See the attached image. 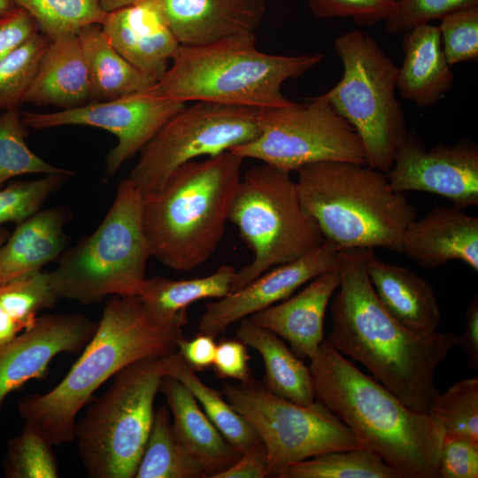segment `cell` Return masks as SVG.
Masks as SVG:
<instances>
[{"instance_id":"obj_1","label":"cell","mask_w":478,"mask_h":478,"mask_svg":"<svg viewBox=\"0 0 478 478\" xmlns=\"http://www.w3.org/2000/svg\"><path fill=\"white\" fill-rule=\"evenodd\" d=\"M374 249L339 251L341 281L331 305L330 346L362 363L413 411L428 412L439 393L435 371L459 336L414 331L379 300L366 271Z\"/></svg>"},{"instance_id":"obj_2","label":"cell","mask_w":478,"mask_h":478,"mask_svg":"<svg viewBox=\"0 0 478 478\" xmlns=\"http://www.w3.org/2000/svg\"><path fill=\"white\" fill-rule=\"evenodd\" d=\"M315 399L401 478H438L443 436L428 412L406 406L325 340L310 358Z\"/></svg>"},{"instance_id":"obj_3","label":"cell","mask_w":478,"mask_h":478,"mask_svg":"<svg viewBox=\"0 0 478 478\" xmlns=\"http://www.w3.org/2000/svg\"><path fill=\"white\" fill-rule=\"evenodd\" d=\"M182 328L153 323L138 297L112 296L96 332L66 376L44 394L24 396L18 412L53 445L74 440L76 417L96 390L127 366L177 351Z\"/></svg>"},{"instance_id":"obj_4","label":"cell","mask_w":478,"mask_h":478,"mask_svg":"<svg viewBox=\"0 0 478 478\" xmlns=\"http://www.w3.org/2000/svg\"><path fill=\"white\" fill-rule=\"evenodd\" d=\"M243 160L228 150L188 162L143 198L152 257L175 271H191L212 257L226 230Z\"/></svg>"},{"instance_id":"obj_5","label":"cell","mask_w":478,"mask_h":478,"mask_svg":"<svg viewBox=\"0 0 478 478\" xmlns=\"http://www.w3.org/2000/svg\"><path fill=\"white\" fill-rule=\"evenodd\" d=\"M323 54L283 56L260 51L256 35L204 44H180L164 75L143 93L188 102L266 109L291 101L282 84L320 63Z\"/></svg>"},{"instance_id":"obj_6","label":"cell","mask_w":478,"mask_h":478,"mask_svg":"<svg viewBox=\"0 0 478 478\" xmlns=\"http://www.w3.org/2000/svg\"><path fill=\"white\" fill-rule=\"evenodd\" d=\"M304 210L339 250L384 248L400 251L403 234L416 218L404 193L384 173L349 162H320L296 171Z\"/></svg>"},{"instance_id":"obj_7","label":"cell","mask_w":478,"mask_h":478,"mask_svg":"<svg viewBox=\"0 0 478 478\" xmlns=\"http://www.w3.org/2000/svg\"><path fill=\"white\" fill-rule=\"evenodd\" d=\"M150 257L143 197L126 179L96 231L64 253L49 273L50 286L58 299L83 305L112 296L138 297Z\"/></svg>"},{"instance_id":"obj_8","label":"cell","mask_w":478,"mask_h":478,"mask_svg":"<svg viewBox=\"0 0 478 478\" xmlns=\"http://www.w3.org/2000/svg\"><path fill=\"white\" fill-rule=\"evenodd\" d=\"M228 221L253 253L251 262L236 271L231 292L325 241L304 210L290 173L264 163L242 174Z\"/></svg>"},{"instance_id":"obj_9","label":"cell","mask_w":478,"mask_h":478,"mask_svg":"<svg viewBox=\"0 0 478 478\" xmlns=\"http://www.w3.org/2000/svg\"><path fill=\"white\" fill-rule=\"evenodd\" d=\"M158 358H143L119 371L104 394L75 422L74 440L88 476L135 477L164 376Z\"/></svg>"},{"instance_id":"obj_10","label":"cell","mask_w":478,"mask_h":478,"mask_svg":"<svg viewBox=\"0 0 478 478\" xmlns=\"http://www.w3.org/2000/svg\"><path fill=\"white\" fill-rule=\"evenodd\" d=\"M334 47L343 73L321 96L360 137L366 165L386 173L407 135L405 114L396 98L398 67L361 30L338 36Z\"/></svg>"},{"instance_id":"obj_11","label":"cell","mask_w":478,"mask_h":478,"mask_svg":"<svg viewBox=\"0 0 478 478\" xmlns=\"http://www.w3.org/2000/svg\"><path fill=\"white\" fill-rule=\"evenodd\" d=\"M227 402L266 445L269 477L288 466L336 450L366 448L337 416L315 400L301 405L269 391L262 382L223 386Z\"/></svg>"},{"instance_id":"obj_12","label":"cell","mask_w":478,"mask_h":478,"mask_svg":"<svg viewBox=\"0 0 478 478\" xmlns=\"http://www.w3.org/2000/svg\"><path fill=\"white\" fill-rule=\"evenodd\" d=\"M258 126L254 140L229 151L289 173L320 162L366 165L360 137L321 95L259 109Z\"/></svg>"},{"instance_id":"obj_13","label":"cell","mask_w":478,"mask_h":478,"mask_svg":"<svg viewBox=\"0 0 478 478\" xmlns=\"http://www.w3.org/2000/svg\"><path fill=\"white\" fill-rule=\"evenodd\" d=\"M259 109L195 102L168 120L140 150L127 178L143 198L158 190L181 166L215 157L254 140Z\"/></svg>"},{"instance_id":"obj_14","label":"cell","mask_w":478,"mask_h":478,"mask_svg":"<svg viewBox=\"0 0 478 478\" xmlns=\"http://www.w3.org/2000/svg\"><path fill=\"white\" fill-rule=\"evenodd\" d=\"M187 105L139 92L107 101H92L53 112H25L24 124L34 129L80 125L113 134L117 144L106 157V176H112L152 138L158 129Z\"/></svg>"},{"instance_id":"obj_15","label":"cell","mask_w":478,"mask_h":478,"mask_svg":"<svg viewBox=\"0 0 478 478\" xmlns=\"http://www.w3.org/2000/svg\"><path fill=\"white\" fill-rule=\"evenodd\" d=\"M385 175L397 192L436 194L462 210L478 205V146L468 140L428 150L418 136L407 133Z\"/></svg>"},{"instance_id":"obj_16","label":"cell","mask_w":478,"mask_h":478,"mask_svg":"<svg viewBox=\"0 0 478 478\" xmlns=\"http://www.w3.org/2000/svg\"><path fill=\"white\" fill-rule=\"evenodd\" d=\"M339 249L326 240L305 255L271 268L246 286L205 305L198 329L216 337L233 323L283 301L339 266Z\"/></svg>"},{"instance_id":"obj_17","label":"cell","mask_w":478,"mask_h":478,"mask_svg":"<svg viewBox=\"0 0 478 478\" xmlns=\"http://www.w3.org/2000/svg\"><path fill=\"white\" fill-rule=\"evenodd\" d=\"M96 326L81 314H47L1 347L0 407L11 392L44 374L57 355L81 351Z\"/></svg>"},{"instance_id":"obj_18","label":"cell","mask_w":478,"mask_h":478,"mask_svg":"<svg viewBox=\"0 0 478 478\" xmlns=\"http://www.w3.org/2000/svg\"><path fill=\"white\" fill-rule=\"evenodd\" d=\"M101 27L119 53L154 83L180 46L159 0H140L107 12Z\"/></svg>"},{"instance_id":"obj_19","label":"cell","mask_w":478,"mask_h":478,"mask_svg":"<svg viewBox=\"0 0 478 478\" xmlns=\"http://www.w3.org/2000/svg\"><path fill=\"white\" fill-rule=\"evenodd\" d=\"M400 253L422 268L459 260L478 271V218L455 206H438L405 228Z\"/></svg>"},{"instance_id":"obj_20","label":"cell","mask_w":478,"mask_h":478,"mask_svg":"<svg viewBox=\"0 0 478 478\" xmlns=\"http://www.w3.org/2000/svg\"><path fill=\"white\" fill-rule=\"evenodd\" d=\"M180 44H204L256 35L266 0H159Z\"/></svg>"},{"instance_id":"obj_21","label":"cell","mask_w":478,"mask_h":478,"mask_svg":"<svg viewBox=\"0 0 478 478\" xmlns=\"http://www.w3.org/2000/svg\"><path fill=\"white\" fill-rule=\"evenodd\" d=\"M339 266L312 281L297 294L259 311L250 318L283 340L300 358H311L325 341L328 305L340 285Z\"/></svg>"},{"instance_id":"obj_22","label":"cell","mask_w":478,"mask_h":478,"mask_svg":"<svg viewBox=\"0 0 478 478\" xmlns=\"http://www.w3.org/2000/svg\"><path fill=\"white\" fill-rule=\"evenodd\" d=\"M159 391L173 416L175 439L203 466L206 477L212 478L240 458L242 453L223 436L184 384L163 376Z\"/></svg>"},{"instance_id":"obj_23","label":"cell","mask_w":478,"mask_h":478,"mask_svg":"<svg viewBox=\"0 0 478 478\" xmlns=\"http://www.w3.org/2000/svg\"><path fill=\"white\" fill-rule=\"evenodd\" d=\"M404 59L398 67L397 89L420 108L435 104L453 85L454 74L437 26H417L403 34Z\"/></svg>"},{"instance_id":"obj_24","label":"cell","mask_w":478,"mask_h":478,"mask_svg":"<svg viewBox=\"0 0 478 478\" xmlns=\"http://www.w3.org/2000/svg\"><path fill=\"white\" fill-rule=\"evenodd\" d=\"M89 100L88 71L77 33L50 38L25 103L69 109Z\"/></svg>"},{"instance_id":"obj_25","label":"cell","mask_w":478,"mask_h":478,"mask_svg":"<svg viewBox=\"0 0 478 478\" xmlns=\"http://www.w3.org/2000/svg\"><path fill=\"white\" fill-rule=\"evenodd\" d=\"M366 271L387 311L405 327L423 333L436 331L441 312L432 286L412 270L379 260L370 252Z\"/></svg>"},{"instance_id":"obj_26","label":"cell","mask_w":478,"mask_h":478,"mask_svg":"<svg viewBox=\"0 0 478 478\" xmlns=\"http://www.w3.org/2000/svg\"><path fill=\"white\" fill-rule=\"evenodd\" d=\"M66 218L60 208H50L18 224L0 247V284L39 271L61 255Z\"/></svg>"},{"instance_id":"obj_27","label":"cell","mask_w":478,"mask_h":478,"mask_svg":"<svg viewBox=\"0 0 478 478\" xmlns=\"http://www.w3.org/2000/svg\"><path fill=\"white\" fill-rule=\"evenodd\" d=\"M236 270L220 266L214 273L188 280L163 276L146 278L138 296L147 317L155 324L182 328L188 307L201 299L221 298L231 292Z\"/></svg>"},{"instance_id":"obj_28","label":"cell","mask_w":478,"mask_h":478,"mask_svg":"<svg viewBox=\"0 0 478 478\" xmlns=\"http://www.w3.org/2000/svg\"><path fill=\"white\" fill-rule=\"evenodd\" d=\"M235 335L263 358V384L272 393L301 405L315 399L309 367L271 330L261 327L250 317L239 320Z\"/></svg>"},{"instance_id":"obj_29","label":"cell","mask_w":478,"mask_h":478,"mask_svg":"<svg viewBox=\"0 0 478 478\" xmlns=\"http://www.w3.org/2000/svg\"><path fill=\"white\" fill-rule=\"evenodd\" d=\"M77 35L87 66L90 100H112L145 91L154 84L119 53L101 24L85 26Z\"/></svg>"},{"instance_id":"obj_30","label":"cell","mask_w":478,"mask_h":478,"mask_svg":"<svg viewBox=\"0 0 478 478\" xmlns=\"http://www.w3.org/2000/svg\"><path fill=\"white\" fill-rule=\"evenodd\" d=\"M164 376H171L184 384L193 394L204 412L241 453L261 442L256 430L225 398L222 391L206 385L176 351L158 358Z\"/></svg>"},{"instance_id":"obj_31","label":"cell","mask_w":478,"mask_h":478,"mask_svg":"<svg viewBox=\"0 0 478 478\" xmlns=\"http://www.w3.org/2000/svg\"><path fill=\"white\" fill-rule=\"evenodd\" d=\"M135 477H206L203 466L175 439L167 405H162L155 411L151 429Z\"/></svg>"},{"instance_id":"obj_32","label":"cell","mask_w":478,"mask_h":478,"mask_svg":"<svg viewBox=\"0 0 478 478\" xmlns=\"http://www.w3.org/2000/svg\"><path fill=\"white\" fill-rule=\"evenodd\" d=\"M277 478H401L368 448L331 451L295 463Z\"/></svg>"},{"instance_id":"obj_33","label":"cell","mask_w":478,"mask_h":478,"mask_svg":"<svg viewBox=\"0 0 478 478\" xmlns=\"http://www.w3.org/2000/svg\"><path fill=\"white\" fill-rule=\"evenodd\" d=\"M27 128L19 108L0 112V189L19 175L69 172L50 165L29 149L26 142Z\"/></svg>"},{"instance_id":"obj_34","label":"cell","mask_w":478,"mask_h":478,"mask_svg":"<svg viewBox=\"0 0 478 478\" xmlns=\"http://www.w3.org/2000/svg\"><path fill=\"white\" fill-rule=\"evenodd\" d=\"M27 11L49 38L102 24L107 12L99 0H12Z\"/></svg>"},{"instance_id":"obj_35","label":"cell","mask_w":478,"mask_h":478,"mask_svg":"<svg viewBox=\"0 0 478 478\" xmlns=\"http://www.w3.org/2000/svg\"><path fill=\"white\" fill-rule=\"evenodd\" d=\"M428 415L440 426L443 436L478 441V377L461 380L432 400Z\"/></svg>"},{"instance_id":"obj_36","label":"cell","mask_w":478,"mask_h":478,"mask_svg":"<svg viewBox=\"0 0 478 478\" xmlns=\"http://www.w3.org/2000/svg\"><path fill=\"white\" fill-rule=\"evenodd\" d=\"M49 273L25 274L0 284V309L22 331L31 328L37 314L55 305Z\"/></svg>"},{"instance_id":"obj_37","label":"cell","mask_w":478,"mask_h":478,"mask_svg":"<svg viewBox=\"0 0 478 478\" xmlns=\"http://www.w3.org/2000/svg\"><path fill=\"white\" fill-rule=\"evenodd\" d=\"M53 445L33 425L24 422L21 432L7 447L4 472L7 478H56L58 466Z\"/></svg>"},{"instance_id":"obj_38","label":"cell","mask_w":478,"mask_h":478,"mask_svg":"<svg viewBox=\"0 0 478 478\" xmlns=\"http://www.w3.org/2000/svg\"><path fill=\"white\" fill-rule=\"evenodd\" d=\"M50 38L37 33L0 61V112L19 108L25 98Z\"/></svg>"},{"instance_id":"obj_39","label":"cell","mask_w":478,"mask_h":478,"mask_svg":"<svg viewBox=\"0 0 478 478\" xmlns=\"http://www.w3.org/2000/svg\"><path fill=\"white\" fill-rule=\"evenodd\" d=\"M73 172L45 174L43 177L17 181L0 189V225L21 223L38 212L48 197L59 189Z\"/></svg>"},{"instance_id":"obj_40","label":"cell","mask_w":478,"mask_h":478,"mask_svg":"<svg viewBox=\"0 0 478 478\" xmlns=\"http://www.w3.org/2000/svg\"><path fill=\"white\" fill-rule=\"evenodd\" d=\"M440 20L437 27L449 65L477 59L478 4L456 10Z\"/></svg>"},{"instance_id":"obj_41","label":"cell","mask_w":478,"mask_h":478,"mask_svg":"<svg viewBox=\"0 0 478 478\" xmlns=\"http://www.w3.org/2000/svg\"><path fill=\"white\" fill-rule=\"evenodd\" d=\"M475 4L478 0H397L394 11L385 20L386 29L392 35L404 34L456 10Z\"/></svg>"},{"instance_id":"obj_42","label":"cell","mask_w":478,"mask_h":478,"mask_svg":"<svg viewBox=\"0 0 478 478\" xmlns=\"http://www.w3.org/2000/svg\"><path fill=\"white\" fill-rule=\"evenodd\" d=\"M312 13L320 19L351 18L360 26L386 20L397 0H306Z\"/></svg>"},{"instance_id":"obj_43","label":"cell","mask_w":478,"mask_h":478,"mask_svg":"<svg viewBox=\"0 0 478 478\" xmlns=\"http://www.w3.org/2000/svg\"><path fill=\"white\" fill-rule=\"evenodd\" d=\"M438 472L442 478H477L478 441L443 436Z\"/></svg>"},{"instance_id":"obj_44","label":"cell","mask_w":478,"mask_h":478,"mask_svg":"<svg viewBox=\"0 0 478 478\" xmlns=\"http://www.w3.org/2000/svg\"><path fill=\"white\" fill-rule=\"evenodd\" d=\"M247 345L239 339H221L216 345L212 363L216 375L246 383L253 379L249 366Z\"/></svg>"},{"instance_id":"obj_45","label":"cell","mask_w":478,"mask_h":478,"mask_svg":"<svg viewBox=\"0 0 478 478\" xmlns=\"http://www.w3.org/2000/svg\"><path fill=\"white\" fill-rule=\"evenodd\" d=\"M39 32L33 17L15 6L0 15V61L11 55Z\"/></svg>"},{"instance_id":"obj_46","label":"cell","mask_w":478,"mask_h":478,"mask_svg":"<svg viewBox=\"0 0 478 478\" xmlns=\"http://www.w3.org/2000/svg\"><path fill=\"white\" fill-rule=\"evenodd\" d=\"M264 477H269L268 457L266 445L261 441L242 452L240 458L233 465L212 478Z\"/></svg>"},{"instance_id":"obj_47","label":"cell","mask_w":478,"mask_h":478,"mask_svg":"<svg viewBox=\"0 0 478 478\" xmlns=\"http://www.w3.org/2000/svg\"><path fill=\"white\" fill-rule=\"evenodd\" d=\"M215 337L199 333L192 339L184 337L178 343L177 351L197 372L212 366L216 351Z\"/></svg>"},{"instance_id":"obj_48","label":"cell","mask_w":478,"mask_h":478,"mask_svg":"<svg viewBox=\"0 0 478 478\" xmlns=\"http://www.w3.org/2000/svg\"><path fill=\"white\" fill-rule=\"evenodd\" d=\"M466 355L467 365L471 369L478 368V297L475 295L468 304L465 328L459 343Z\"/></svg>"},{"instance_id":"obj_49","label":"cell","mask_w":478,"mask_h":478,"mask_svg":"<svg viewBox=\"0 0 478 478\" xmlns=\"http://www.w3.org/2000/svg\"><path fill=\"white\" fill-rule=\"evenodd\" d=\"M140 0H99L101 6L106 12L130 5Z\"/></svg>"},{"instance_id":"obj_50","label":"cell","mask_w":478,"mask_h":478,"mask_svg":"<svg viewBox=\"0 0 478 478\" xmlns=\"http://www.w3.org/2000/svg\"><path fill=\"white\" fill-rule=\"evenodd\" d=\"M16 5L12 0H0V15L7 12L14 8Z\"/></svg>"},{"instance_id":"obj_51","label":"cell","mask_w":478,"mask_h":478,"mask_svg":"<svg viewBox=\"0 0 478 478\" xmlns=\"http://www.w3.org/2000/svg\"><path fill=\"white\" fill-rule=\"evenodd\" d=\"M8 236H9L8 231L5 228L0 227V247L8 238Z\"/></svg>"}]
</instances>
